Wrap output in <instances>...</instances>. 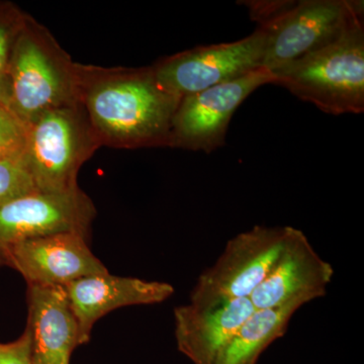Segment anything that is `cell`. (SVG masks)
<instances>
[{"mask_svg": "<svg viewBox=\"0 0 364 364\" xmlns=\"http://www.w3.org/2000/svg\"><path fill=\"white\" fill-rule=\"evenodd\" d=\"M181 100L158 85L151 66L102 68L80 64L79 102L102 146L169 147Z\"/></svg>", "mask_w": 364, "mask_h": 364, "instance_id": "1", "label": "cell"}, {"mask_svg": "<svg viewBox=\"0 0 364 364\" xmlns=\"http://www.w3.org/2000/svg\"><path fill=\"white\" fill-rule=\"evenodd\" d=\"M9 107L30 126L41 114L79 104L80 64L28 14L7 66Z\"/></svg>", "mask_w": 364, "mask_h": 364, "instance_id": "2", "label": "cell"}, {"mask_svg": "<svg viewBox=\"0 0 364 364\" xmlns=\"http://www.w3.org/2000/svg\"><path fill=\"white\" fill-rule=\"evenodd\" d=\"M268 33L264 68L275 71L340 39L363 23V1H245Z\"/></svg>", "mask_w": 364, "mask_h": 364, "instance_id": "3", "label": "cell"}, {"mask_svg": "<svg viewBox=\"0 0 364 364\" xmlns=\"http://www.w3.org/2000/svg\"><path fill=\"white\" fill-rule=\"evenodd\" d=\"M277 85L333 116L364 112V21L340 39L273 71Z\"/></svg>", "mask_w": 364, "mask_h": 364, "instance_id": "4", "label": "cell"}, {"mask_svg": "<svg viewBox=\"0 0 364 364\" xmlns=\"http://www.w3.org/2000/svg\"><path fill=\"white\" fill-rule=\"evenodd\" d=\"M102 146L80 102L41 114L30 124L25 158L37 191L77 188L79 169Z\"/></svg>", "mask_w": 364, "mask_h": 364, "instance_id": "5", "label": "cell"}, {"mask_svg": "<svg viewBox=\"0 0 364 364\" xmlns=\"http://www.w3.org/2000/svg\"><path fill=\"white\" fill-rule=\"evenodd\" d=\"M291 229L255 226L230 239L215 264L198 277L189 303L210 306L250 298L279 259Z\"/></svg>", "mask_w": 364, "mask_h": 364, "instance_id": "6", "label": "cell"}, {"mask_svg": "<svg viewBox=\"0 0 364 364\" xmlns=\"http://www.w3.org/2000/svg\"><path fill=\"white\" fill-rule=\"evenodd\" d=\"M268 33L262 26L244 39L198 46L151 66L158 85L178 98L236 80L264 68Z\"/></svg>", "mask_w": 364, "mask_h": 364, "instance_id": "7", "label": "cell"}, {"mask_svg": "<svg viewBox=\"0 0 364 364\" xmlns=\"http://www.w3.org/2000/svg\"><path fill=\"white\" fill-rule=\"evenodd\" d=\"M265 85H277L267 68L181 98L172 121L169 147L210 153L222 147L234 112Z\"/></svg>", "mask_w": 364, "mask_h": 364, "instance_id": "8", "label": "cell"}, {"mask_svg": "<svg viewBox=\"0 0 364 364\" xmlns=\"http://www.w3.org/2000/svg\"><path fill=\"white\" fill-rule=\"evenodd\" d=\"M97 210L77 188L62 193L33 191L0 207V259L20 242L50 235L77 233L87 237Z\"/></svg>", "mask_w": 364, "mask_h": 364, "instance_id": "9", "label": "cell"}, {"mask_svg": "<svg viewBox=\"0 0 364 364\" xmlns=\"http://www.w3.org/2000/svg\"><path fill=\"white\" fill-rule=\"evenodd\" d=\"M87 239L81 234L61 233L20 242L7 249L0 265L18 270L28 286L66 287L82 277L107 274Z\"/></svg>", "mask_w": 364, "mask_h": 364, "instance_id": "10", "label": "cell"}, {"mask_svg": "<svg viewBox=\"0 0 364 364\" xmlns=\"http://www.w3.org/2000/svg\"><path fill=\"white\" fill-rule=\"evenodd\" d=\"M334 269L313 248L304 232L291 227L272 272L250 296L256 310L289 304L301 306L327 294Z\"/></svg>", "mask_w": 364, "mask_h": 364, "instance_id": "11", "label": "cell"}, {"mask_svg": "<svg viewBox=\"0 0 364 364\" xmlns=\"http://www.w3.org/2000/svg\"><path fill=\"white\" fill-rule=\"evenodd\" d=\"M64 289L77 320L81 345L90 341L98 318L112 311L163 303L174 294V287L167 282L114 277L109 273L74 280Z\"/></svg>", "mask_w": 364, "mask_h": 364, "instance_id": "12", "label": "cell"}, {"mask_svg": "<svg viewBox=\"0 0 364 364\" xmlns=\"http://www.w3.org/2000/svg\"><path fill=\"white\" fill-rule=\"evenodd\" d=\"M250 299H233L217 306L193 304L174 310L178 350L193 364H215L237 330L254 311Z\"/></svg>", "mask_w": 364, "mask_h": 364, "instance_id": "13", "label": "cell"}, {"mask_svg": "<svg viewBox=\"0 0 364 364\" xmlns=\"http://www.w3.org/2000/svg\"><path fill=\"white\" fill-rule=\"evenodd\" d=\"M28 299L33 364H70L81 341L65 289L28 284Z\"/></svg>", "mask_w": 364, "mask_h": 364, "instance_id": "14", "label": "cell"}, {"mask_svg": "<svg viewBox=\"0 0 364 364\" xmlns=\"http://www.w3.org/2000/svg\"><path fill=\"white\" fill-rule=\"evenodd\" d=\"M301 308L299 304H289L254 311L235 333L215 364H257L261 354L286 334L291 318Z\"/></svg>", "mask_w": 364, "mask_h": 364, "instance_id": "15", "label": "cell"}, {"mask_svg": "<svg viewBox=\"0 0 364 364\" xmlns=\"http://www.w3.org/2000/svg\"><path fill=\"white\" fill-rule=\"evenodd\" d=\"M28 129L9 105H0V161L25 158Z\"/></svg>", "mask_w": 364, "mask_h": 364, "instance_id": "16", "label": "cell"}, {"mask_svg": "<svg viewBox=\"0 0 364 364\" xmlns=\"http://www.w3.org/2000/svg\"><path fill=\"white\" fill-rule=\"evenodd\" d=\"M37 191L23 159L0 161V207Z\"/></svg>", "mask_w": 364, "mask_h": 364, "instance_id": "17", "label": "cell"}, {"mask_svg": "<svg viewBox=\"0 0 364 364\" xmlns=\"http://www.w3.org/2000/svg\"><path fill=\"white\" fill-rule=\"evenodd\" d=\"M28 14L7 0H0V76L6 73L14 42Z\"/></svg>", "mask_w": 364, "mask_h": 364, "instance_id": "18", "label": "cell"}, {"mask_svg": "<svg viewBox=\"0 0 364 364\" xmlns=\"http://www.w3.org/2000/svg\"><path fill=\"white\" fill-rule=\"evenodd\" d=\"M0 364H33L32 336L28 326L16 341L0 343Z\"/></svg>", "mask_w": 364, "mask_h": 364, "instance_id": "19", "label": "cell"}, {"mask_svg": "<svg viewBox=\"0 0 364 364\" xmlns=\"http://www.w3.org/2000/svg\"><path fill=\"white\" fill-rule=\"evenodd\" d=\"M11 85L7 73L0 76V105H9Z\"/></svg>", "mask_w": 364, "mask_h": 364, "instance_id": "20", "label": "cell"}]
</instances>
